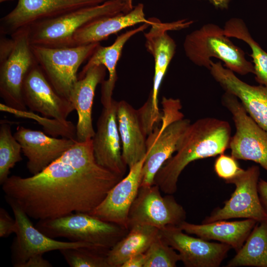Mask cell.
<instances>
[{"instance_id": "cell-3", "label": "cell", "mask_w": 267, "mask_h": 267, "mask_svg": "<svg viewBox=\"0 0 267 267\" xmlns=\"http://www.w3.org/2000/svg\"><path fill=\"white\" fill-rule=\"evenodd\" d=\"M10 37H0V95L6 105L26 110L23 85L29 72L37 62L28 28L19 30Z\"/></svg>"}, {"instance_id": "cell-18", "label": "cell", "mask_w": 267, "mask_h": 267, "mask_svg": "<svg viewBox=\"0 0 267 267\" xmlns=\"http://www.w3.org/2000/svg\"><path fill=\"white\" fill-rule=\"evenodd\" d=\"M117 101L103 107L96 123L92 144L95 159L98 165L124 177L128 166L122 153V144L117 119Z\"/></svg>"}, {"instance_id": "cell-25", "label": "cell", "mask_w": 267, "mask_h": 267, "mask_svg": "<svg viewBox=\"0 0 267 267\" xmlns=\"http://www.w3.org/2000/svg\"><path fill=\"white\" fill-rule=\"evenodd\" d=\"M257 222L250 219L233 222L218 221L201 224L184 221L178 226L187 234L196 235L205 240H215L228 244L237 252Z\"/></svg>"}, {"instance_id": "cell-22", "label": "cell", "mask_w": 267, "mask_h": 267, "mask_svg": "<svg viewBox=\"0 0 267 267\" xmlns=\"http://www.w3.org/2000/svg\"><path fill=\"white\" fill-rule=\"evenodd\" d=\"M117 119L122 157L130 169L146 155L147 135L137 110L125 100L117 101Z\"/></svg>"}, {"instance_id": "cell-8", "label": "cell", "mask_w": 267, "mask_h": 267, "mask_svg": "<svg viewBox=\"0 0 267 267\" xmlns=\"http://www.w3.org/2000/svg\"><path fill=\"white\" fill-rule=\"evenodd\" d=\"M99 45L96 43L60 48L32 45L37 62L50 84L59 95L69 100L78 80L79 67Z\"/></svg>"}, {"instance_id": "cell-16", "label": "cell", "mask_w": 267, "mask_h": 267, "mask_svg": "<svg viewBox=\"0 0 267 267\" xmlns=\"http://www.w3.org/2000/svg\"><path fill=\"white\" fill-rule=\"evenodd\" d=\"M146 156L129 169L128 174L107 193L89 214L129 230V215L140 186Z\"/></svg>"}, {"instance_id": "cell-38", "label": "cell", "mask_w": 267, "mask_h": 267, "mask_svg": "<svg viewBox=\"0 0 267 267\" xmlns=\"http://www.w3.org/2000/svg\"><path fill=\"white\" fill-rule=\"evenodd\" d=\"M209 1L215 7L222 9H227L231 0H205Z\"/></svg>"}, {"instance_id": "cell-30", "label": "cell", "mask_w": 267, "mask_h": 267, "mask_svg": "<svg viewBox=\"0 0 267 267\" xmlns=\"http://www.w3.org/2000/svg\"><path fill=\"white\" fill-rule=\"evenodd\" d=\"M0 110L12 113L19 117L32 119L37 121L44 127V131L52 136H61L76 140V127L71 121L64 123L55 119L41 117L33 111L18 110L0 103Z\"/></svg>"}, {"instance_id": "cell-6", "label": "cell", "mask_w": 267, "mask_h": 267, "mask_svg": "<svg viewBox=\"0 0 267 267\" xmlns=\"http://www.w3.org/2000/svg\"><path fill=\"white\" fill-rule=\"evenodd\" d=\"M162 117L146 139L147 153L142 169L140 186L153 184L156 174L176 152L180 137L191 123L184 118L179 99L163 97Z\"/></svg>"}, {"instance_id": "cell-29", "label": "cell", "mask_w": 267, "mask_h": 267, "mask_svg": "<svg viewBox=\"0 0 267 267\" xmlns=\"http://www.w3.org/2000/svg\"><path fill=\"white\" fill-rule=\"evenodd\" d=\"M20 144L12 134L11 125L1 121L0 125V184L9 178L10 170L22 160Z\"/></svg>"}, {"instance_id": "cell-19", "label": "cell", "mask_w": 267, "mask_h": 267, "mask_svg": "<svg viewBox=\"0 0 267 267\" xmlns=\"http://www.w3.org/2000/svg\"><path fill=\"white\" fill-rule=\"evenodd\" d=\"M209 70L213 79L225 92L237 97L248 115L267 131V86L246 83L234 72L224 68L220 61H212Z\"/></svg>"}, {"instance_id": "cell-40", "label": "cell", "mask_w": 267, "mask_h": 267, "mask_svg": "<svg viewBox=\"0 0 267 267\" xmlns=\"http://www.w3.org/2000/svg\"><path fill=\"white\" fill-rule=\"evenodd\" d=\"M12 0H0V2L1 3V2H5V1H12Z\"/></svg>"}, {"instance_id": "cell-21", "label": "cell", "mask_w": 267, "mask_h": 267, "mask_svg": "<svg viewBox=\"0 0 267 267\" xmlns=\"http://www.w3.org/2000/svg\"><path fill=\"white\" fill-rule=\"evenodd\" d=\"M106 69L103 65L89 68L82 78L75 84L69 100L78 114L76 140L85 141L91 139L95 134L92 120V109L95 91L97 85L104 80Z\"/></svg>"}, {"instance_id": "cell-15", "label": "cell", "mask_w": 267, "mask_h": 267, "mask_svg": "<svg viewBox=\"0 0 267 267\" xmlns=\"http://www.w3.org/2000/svg\"><path fill=\"white\" fill-rule=\"evenodd\" d=\"M152 19L150 30L144 34L145 47L153 56L155 62L153 89L148 99L152 110L155 113H159L160 111L158 107L159 89L176 49L175 41L167 32L185 29L193 22L181 19L163 23L156 18L153 17Z\"/></svg>"}, {"instance_id": "cell-26", "label": "cell", "mask_w": 267, "mask_h": 267, "mask_svg": "<svg viewBox=\"0 0 267 267\" xmlns=\"http://www.w3.org/2000/svg\"><path fill=\"white\" fill-rule=\"evenodd\" d=\"M159 233V229L149 225L131 226L127 234L108 251L107 261L109 267H121L130 257L144 253Z\"/></svg>"}, {"instance_id": "cell-10", "label": "cell", "mask_w": 267, "mask_h": 267, "mask_svg": "<svg viewBox=\"0 0 267 267\" xmlns=\"http://www.w3.org/2000/svg\"><path fill=\"white\" fill-rule=\"evenodd\" d=\"M260 171L259 167L252 166L243 170L227 183H233L235 189L221 208L215 209L205 218L202 223L233 218L253 219L257 222L267 220L258 192Z\"/></svg>"}, {"instance_id": "cell-33", "label": "cell", "mask_w": 267, "mask_h": 267, "mask_svg": "<svg viewBox=\"0 0 267 267\" xmlns=\"http://www.w3.org/2000/svg\"><path fill=\"white\" fill-rule=\"evenodd\" d=\"M214 171L217 175L224 179L226 183L235 178L242 170L237 159L231 155L220 154L215 160Z\"/></svg>"}, {"instance_id": "cell-23", "label": "cell", "mask_w": 267, "mask_h": 267, "mask_svg": "<svg viewBox=\"0 0 267 267\" xmlns=\"http://www.w3.org/2000/svg\"><path fill=\"white\" fill-rule=\"evenodd\" d=\"M141 23L151 25L153 19L146 18L144 5L140 3L128 13L103 17L85 25L74 35L73 46L100 43L123 29Z\"/></svg>"}, {"instance_id": "cell-4", "label": "cell", "mask_w": 267, "mask_h": 267, "mask_svg": "<svg viewBox=\"0 0 267 267\" xmlns=\"http://www.w3.org/2000/svg\"><path fill=\"white\" fill-rule=\"evenodd\" d=\"M183 46L187 57L198 66L210 70L211 58L215 57L234 73L254 74V65L246 58L244 51L224 35L223 28L216 24L204 25L187 35Z\"/></svg>"}, {"instance_id": "cell-39", "label": "cell", "mask_w": 267, "mask_h": 267, "mask_svg": "<svg viewBox=\"0 0 267 267\" xmlns=\"http://www.w3.org/2000/svg\"><path fill=\"white\" fill-rule=\"evenodd\" d=\"M125 5L127 12L132 10L134 6L133 5V0H121Z\"/></svg>"}, {"instance_id": "cell-35", "label": "cell", "mask_w": 267, "mask_h": 267, "mask_svg": "<svg viewBox=\"0 0 267 267\" xmlns=\"http://www.w3.org/2000/svg\"><path fill=\"white\" fill-rule=\"evenodd\" d=\"M145 262V253L138 254L128 259L121 267H144Z\"/></svg>"}, {"instance_id": "cell-34", "label": "cell", "mask_w": 267, "mask_h": 267, "mask_svg": "<svg viewBox=\"0 0 267 267\" xmlns=\"http://www.w3.org/2000/svg\"><path fill=\"white\" fill-rule=\"evenodd\" d=\"M16 222L3 208H0V237L6 238L15 233Z\"/></svg>"}, {"instance_id": "cell-14", "label": "cell", "mask_w": 267, "mask_h": 267, "mask_svg": "<svg viewBox=\"0 0 267 267\" xmlns=\"http://www.w3.org/2000/svg\"><path fill=\"white\" fill-rule=\"evenodd\" d=\"M161 238L178 251L180 261L186 267H218L232 247L228 244L211 242L191 236L176 225L159 229Z\"/></svg>"}, {"instance_id": "cell-17", "label": "cell", "mask_w": 267, "mask_h": 267, "mask_svg": "<svg viewBox=\"0 0 267 267\" xmlns=\"http://www.w3.org/2000/svg\"><path fill=\"white\" fill-rule=\"evenodd\" d=\"M22 95L30 110L62 122H67L68 116L75 110L72 103L54 89L38 63L24 80Z\"/></svg>"}, {"instance_id": "cell-13", "label": "cell", "mask_w": 267, "mask_h": 267, "mask_svg": "<svg viewBox=\"0 0 267 267\" xmlns=\"http://www.w3.org/2000/svg\"><path fill=\"white\" fill-rule=\"evenodd\" d=\"M108 0H18L14 8L0 19L1 36H10L43 21L80 8L100 4Z\"/></svg>"}, {"instance_id": "cell-36", "label": "cell", "mask_w": 267, "mask_h": 267, "mask_svg": "<svg viewBox=\"0 0 267 267\" xmlns=\"http://www.w3.org/2000/svg\"><path fill=\"white\" fill-rule=\"evenodd\" d=\"M51 264L44 258L43 256H38L29 259L23 267H51Z\"/></svg>"}, {"instance_id": "cell-37", "label": "cell", "mask_w": 267, "mask_h": 267, "mask_svg": "<svg viewBox=\"0 0 267 267\" xmlns=\"http://www.w3.org/2000/svg\"><path fill=\"white\" fill-rule=\"evenodd\" d=\"M258 187L261 203L267 213V181L260 179Z\"/></svg>"}, {"instance_id": "cell-32", "label": "cell", "mask_w": 267, "mask_h": 267, "mask_svg": "<svg viewBox=\"0 0 267 267\" xmlns=\"http://www.w3.org/2000/svg\"><path fill=\"white\" fill-rule=\"evenodd\" d=\"M144 267H176L180 257L175 250L158 236L144 253Z\"/></svg>"}, {"instance_id": "cell-1", "label": "cell", "mask_w": 267, "mask_h": 267, "mask_svg": "<svg viewBox=\"0 0 267 267\" xmlns=\"http://www.w3.org/2000/svg\"><path fill=\"white\" fill-rule=\"evenodd\" d=\"M123 178L98 164L89 139L76 140L36 175L9 177L2 189L5 200L17 204L30 218L50 220L89 213Z\"/></svg>"}, {"instance_id": "cell-2", "label": "cell", "mask_w": 267, "mask_h": 267, "mask_svg": "<svg viewBox=\"0 0 267 267\" xmlns=\"http://www.w3.org/2000/svg\"><path fill=\"white\" fill-rule=\"evenodd\" d=\"M231 137V128L226 121L204 117L190 123L178 141L176 153L160 168L153 184L166 194L175 193L178 178L190 163L224 153Z\"/></svg>"}, {"instance_id": "cell-27", "label": "cell", "mask_w": 267, "mask_h": 267, "mask_svg": "<svg viewBox=\"0 0 267 267\" xmlns=\"http://www.w3.org/2000/svg\"><path fill=\"white\" fill-rule=\"evenodd\" d=\"M267 267V220L258 222L226 267Z\"/></svg>"}, {"instance_id": "cell-9", "label": "cell", "mask_w": 267, "mask_h": 267, "mask_svg": "<svg viewBox=\"0 0 267 267\" xmlns=\"http://www.w3.org/2000/svg\"><path fill=\"white\" fill-rule=\"evenodd\" d=\"M221 102L230 113L235 127L229 142L231 155L237 160L254 161L267 171V131L248 115L235 95L225 92Z\"/></svg>"}, {"instance_id": "cell-5", "label": "cell", "mask_w": 267, "mask_h": 267, "mask_svg": "<svg viewBox=\"0 0 267 267\" xmlns=\"http://www.w3.org/2000/svg\"><path fill=\"white\" fill-rule=\"evenodd\" d=\"M127 12L121 0H108L100 4L77 9L28 28L32 45L46 47L73 46V37L82 27L96 19Z\"/></svg>"}, {"instance_id": "cell-12", "label": "cell", "mask_w": 267, "mask_h": 267, "mask_svg": "<svg viewBox=\"0 0 267 267\" xmlns=\"http://www.w3.org/2000/svg\"><path fill=\"white\" fill-rule=\"evenodd\" d=\"M186 212L172 194L162 196L155 184L141 186L129 215V227L147 225L159 229L168 226H178L185 221Z\"/></svg>"}, {"instance_id": "cell-7", "label": "cell", "mask_w": 267, "mask_h": 267, "mask_svg": "<svg viewBox=\"0 0 267 267\" xmlns=\"http://www.w3.org/2000/svg\"><path fill=\"white\" fill-rule=\"evenodd\" d=\"M35 226L51 238L61 237L70 241L89 243L106 251L129 230L83 212L54 219L39 220Z\"/></svg>"}, {"instance_id": "cell-24", "label": "cell", "mask_w": 267, "mask_h": 267, "mask_svg": "<svg viewBox=\"0 0 267 267\" xmlns=\"http://www.w3.org/2000/svg\"><path fill=\"white\" fill-rule=\"evenodd\" d=\"M149 25V24L143 23L136 28L126 31L118 36L109 46H103L100 44L79 74L78 79L82 78L86 72L91 67L100 65L105 67L109 77L101 83L100 99L103 107L109 106L114 99L112 95L118 79L116 67L124 45L131 37L143 31Z\"/></svg>"}, {"instance_id": "cell-31", "label": "cell", "mask_w": 267, "mask_h": 267, "mask_svg": "<svg viewBox=\"0 0 267 267\" xmlns=\"http://www.w3.org/2000/svg\"><path fill=\"white\" fill-rule=\"evenodd\" d=\"M71 267H109L108 252L88 247L68 248L60 250Z\"/></svg>"}, {"instance_id": "cell-11", "label": "cell", "mask_w": 267, "mask_h": 267, "mask_svg": "<svg viewBox=\"0 0 267 267\" xmlns=\"http://www.w3.org/2000/svg\"><path fill=\"white\" fill-rule=\"evenodd\" d=\"M6 201L11 208L16 222V236L11 246L14 267H23L30 258L51 251L80 247L102 250L89 243L61 241L48 237L33 224L30 217L17 204Z\"/></svg>"}, {"instance_id": "cell-28", "label": "cell", "mask_w": 267, "mask_h": 267, "mask_svg": "<svg viewBox=\"0 0 267 267\" xmlns=\"http://www.w3.org/2000/svg\"><path fill=\"white\" fill-rule=\"evenodd\" d=\"M223 29L225 36L241 40L250 47L255 80L259 85L267 86V52L252 38L245 22L241 18H231Z\"/></svg>"}, {"instance_id": "cell-20", "label": "cell", "mask_w": 267, "mask_h": 267, "mask_svg": "<svg viewBox=\"0 0 267 267\" xmlns=\"http://www.w3.org/2000/svg\"><path fill=\"white\" fill-rule=\"evenodd\" d=\"M14 135L28 159L27 167L32 175L41 172L62 156L76 141L50 136L41 131L22 126L17 127Z\"/></svg>"}]
</instances>
